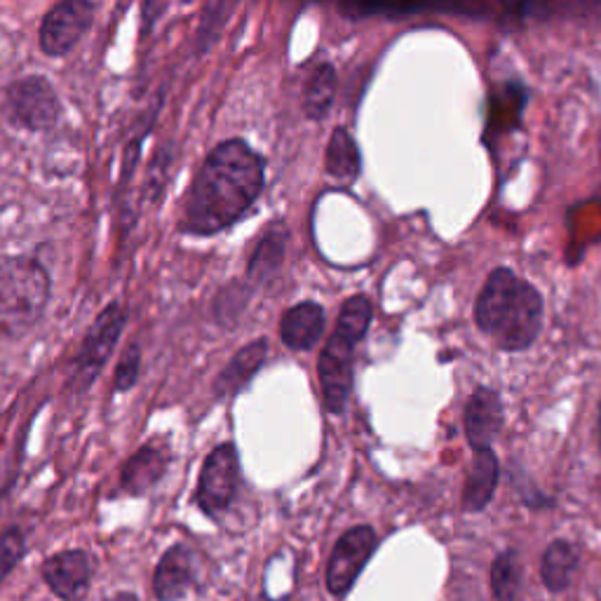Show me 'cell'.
Listing matches in <instances>:
<instances>
[{
  "label": "cell",
  "instance_id": "obj_1",
  "mask_svg": "<svg viewBox=\"0 0 601 601\" xmlns=\"http://www.w3.org/2000/svg\"><path fill=\"white\" fill-rule=\"evenodd\" d=\"M263 188V160L247 141L219 144L195 174L184 202L181 231L214 235L233 226Z\"/></svg>",
  "mask_w": 601,
  "mask_h": 601
},
{
  "label": "cell",
  "instance_id": "obj_2",
  "mask_svg": "<svg viewBox=\"0 0 601 601\" xmlns=\"http://www.w3.org/2000/svg\"><path fill=\"white\" fill-rule=\"evenodd\" d=\"M371 317H374V308L367 296H353L343 303L334 332L317 362L324 407L334 416H341L348 407L350 388H353L355 348L367 334Z\"/></svg>",
  "mask_w": 601,
  "mask_h": 601
},
{
  "label": "cell",
  "instance_id": "obj_3",
  "mask_svg": "<svg viewBox=\"0 0 601 601\" xmlns=\"http://www.w3.org/2000/svg\"><path fill=\"white\" fill-rule=\"evenodd\" d=\"M50 275L26 256H0V339H19L43 317Z\"/></svg>",
  "mask_w": 601,
  "mask_h": 601
},
{
  "label": "cell",
  "instance_id": "obj_4",
  "mask_svg": "<svg viewBox=\"0 0 601 601\" xmlns=\"http://www.w3.org/2000/svg\"><path fill=\"white\" fill-rule=\"evenodd\" d=\"M125 329V310L120 303H111L97 315V320L90 327V332L85 336L83 348L76 355L73 362V374H71V388L76 393H87L97 376L104 369L116 343Z\"/></svg>",
  "mask_w": 601,
  "mask_h": 601
},
{
  "label": "cell",
  "instance_id": "obj_5",
  "mask_svg": "<svg viewBox=\"0 0 601 601\" xmlns=\"http://www.w3.org/2000/svg\"><path fill=\"white\" fill-rule=\"evenodd\" d=\"M240 479V461L238 449L231 442L216 447L212 454L207 456V461L202 463V472L198 479V501L200 510L207 517H216L221 512L231 508L235 491H238Z\"/></svg>",
  "mask_w": 601,
  "mask_h": 601
},
{
  "label": "cell",
  "instance_id": "obj_6",
  "mask_svg": "<svg viewBox=\"0 0 601 601\" xmlns=\"http://www.w3.org/2000/svg\"><path fill=\"white\" fill-rule=\"evenodd\" d=\"M540 329H543V296L531 282L519 280L515 299L505 310L494 339L501 350L522 353V350L533 346Z\"/></svg>",
  "mask_w": 601,
  "mask_h": 601
},
{
  "label": "cell",
  "instance_id": "obj_7",
  "mask_svg": "<svg viewBox=\"0 0 601 601\" xmlns=\"http://www.w3.org/2000/svg\"><path fill=\"white\" fill-rule=\"evenodd\" d=\"M376 545V531L367 524L353 526V529L343 533L339 543L334 545L327 564V590L334 597H343V594L350 592V587L355 585V580L360 578L362 569L374 555Z\"/></svg>",
  "mask_w": 601,
  "mask_h": 601
},
{
  "label": "cell",
  "instance_id": "obj_8",
  "mask_svg": "<svg viewBox=\"0 0 601 601\" xmlns=\"http://www.w3.org/2000/svg\"><path fill=\"white\" fill-rule=\"evenodd\" d=\"M8 113L12 123L26 130H50L59 118L57 92L43 76L17 80L8 90Z\"/></svg>",
  "mask_w": 601,
  "mask_h": 601
},
{
  "label": "cell",
  "instance_id": "obj_9",
  "mask_svg": "<svg viewBox=\"0 0 601 601\" xmlns=\"http://www.w3.org/2000/svg\"><path fill=\"white\" fill-rule=\"evenodd\" d=\"M94 17V5L87 0H66V3L54 5L47 12L43 24H40V47L50 57H64L83 33L90 29Z\"/></svg>",
  "mask_w": 601,
  "mask_h": 601
},
{
  "label": "cell",
  "instance_id": "obj_10",
  "mask_svg": "<svg viewBox=\"0 0 601 601\" xmlns=\"http://www.w3.org/2000/svg\"><path fill=\"white\" fill-rule=\"evenodd\" d=\"M43 580L62 601H85L92 564L85 550H64L43 564Z\"/></svg>",
  "mask_w": 601,
  "mask_h": 601
},
{
  "label": "cell",
  "instance_id": "obj_11",
  "mask_svg": "<svg viewBox=\"0 0 601 601\" xmlns=\"http://www.w3.org/2000/svg\"><path fill=\"white\" fill-rule=\"evenodd\" d=\"M519 278L512 273L510 268H496L491 270L489 278H486L482 292H479L475 301V322L479 332L491 336L494 339L505 310L510 308L512 299H515Z\"/></svg>",
  "mask_w": 601,
  "mask_h": 601
},
{
  "label": "cell",
  "instance_id": "obj_12",
  "mask_svg": "<svg viewBox=\"0 0 601 601\" xmlns=\"http://www.w3.org/2000/svg\"><path fill=\"white\" fill-rule=\"evenodd\" d=\"M503 425V402L494 388L479 386L465 404V437L470 449L491 447Z\"/></svg>",
  "mask_w": 601,
  "mask_h": 601
},
{
  "label": "cell",
  "instance_id": "obj_13",
  "mask_svg": "<svg viewBox=\"0 0 601 601\" xmlns=\"http://www.w3.org/2000/svg\"><path fill=\"white\" fill-rule=\"evenodd\" d=\"M195 583V559L186 545H172L155 569L153 587L158 601H179Z\"/></svg>",
  "mask_w": 601,
  "mask_h": 601
},
{
  "label": "cell",
  "instance_id": "obj_14",
  "mask_svg": "<svg viewBox=\"0 0 601 601\" xmlns=\"http://www.w3.org/2000/svg\"><path fill=\"white\" fill-rule=\"evenodd\" d=\"M498 475H501V465H498L494 449H472L468 479H465L463 486L465 512H482L491 503V498L496 494Z\"/></svg>",
  "mask_w": 601,
  "mask_h": 601
},
{
  "label": "cell",
  "instance_id": "obj_15",
  "mask_svg": "<svg viewBox=\"0 0 601 601\" xmlns=\"http://www.w3.org/2000/svg\"><path fill=\"white\" fill-rule=\"evenodd\" d=\"M167 465H170V449L160 442L146 444L125 463L120 484L132 496L146 494L160 482L162 475L167 472Z\"/></svg>",
  "mask_w": 601,
  "mask_h": 601
},
{
  "label": "cell",
  "instance_id": "obj_16",
  "mask_svg": "<svg viewBox=\"0 0 601 601\" xmlns=\"http://www.w3.org/2000/svg\"><path fill=\"white\" fill-rule=\"evenodd\" d=\"M324 334V308L315 301L296 303L282 315L280 336L289 350H310Z\"/></svg>",
  "mask_w": 601,
  "mask_h": 601
},
{
  "label": "cell",
  "instance_id": "obj_17",
  "mask_svg": "<svg viewBox=\"0 0 601 601\" xmlns=\"http://www.w3.org/2000/svg\"><path fill=\"white\" fill-rule=\"evenodd\" d=\"M268 355V341L259 339L254 343H247L245 348H240L233 355V360L226 364L219 378L214 381V395L216 397H231L238 395L242 388L252 381L256 371L263 367Z\"/></svg>",
  "mask_w": 601,
  "mask_h": 601
},
{
  "label": "cell",
  "instance_id": "obj_18",
  "mask_svg": "<svg viewBox=\"0 0 601 601\" xmlns=\"http://www.w3.org/2000/svg\"><path fill=\"white\" fill-rule=\"evenodd\" d=\"M578 569V550L569 540H552L543 552L540 562V578L550 592H564L571 585L573 573Z\"/></svg>",
  "mask_w": 601,
  "mask_h": 601
},
{
  "label": "cell",
  "instance_id": "obj_19",
  "mask_svg": "<svg viewBox=\"0 0 601 601\" xmlns=\"http://www.w3.org/2000/svg\"><path fill=\"white\" fill-rule=\"evenodd\" d=\"M336 87H339V76L332 64L315 66V71L310 73V78L303 85L301 106L303 113L310 120H322L329 113V108L334 104Z\"/></svg>",
  "mask_w": 601,
  "mask_h": 601
},
{
  "label": "cell",
  "instance_id": "obj_20",
  "mask_svg": "<svg viewBox=\"0 0 601 601\" xmlns=\"http://www.w3.org/2000/svg\"><path fill=\"white\" fill-rule=\"evenodd\" d=\"M287 252V231L285 228H270L256 245L252 259H249L247 275L256 285H263L278 273Z\"/></svg>",
  "mask_w": 601,
  "mask_h": 601
},
{
  "label": "cell",
  "instance_id": "obj_21",
  "mask_svg": "<svg viewBox=\"0 0 601 601\" xmlns=\"http://www.w3.org/2000/svg\"><path fill=\"white\" fill-rule=\"evenodd\" d=\"M324 165H327V172L339 181H355L357 174H360V148H357L353 134L343 130V127H336L332 139H329Z\"/></svg>",
  "mask_w": 601,
  "mask_h": 601
},
{
  "label": "cell",
  "instance_id": "obj_22",
  "mask_svg": "<svg viewBox=\"0 0 601 601\" xmlns=\"http://www.w3.org/2000/svg\"><path fill=\"white\" fill-rule=\"evenodd\" d=\"M491 592L496 601H517L519 585H522V564L517 550H505L491 564Z\"/></svg>",
  "mask_w": 601,
  "mask_h": 601
},
{
  "label": "cell",
  "instance_id": "obj_23",
  "mask_svg": "<svg viewBox=\"0 0 601 601\" xmlns=\"http://www.w3.org/2000/svg\"><path fill=\"white\" fill-rule=\"evenodd\" d=\"M249 294H252V289L240 285V282H233V285H228L224 292L216 296V301H214L216 320H219L221 324L238 322V315L242 313V308L247 306Z\"/></svg>",
  "mask_w": 601,
  "mask_h": 601
},
{
  "label": "cell",
  "instance_id": "obj_24",
  "mask_svg": "<svg viewBox=\"0 0 601 601\" xmlns=\"http://www.w3.org/2000/svg\"><path fill=\"white\" fill-rule=\"evenodd\" d=\"M24 548H26V540L22 531L10 529L3 533V538H0V583L15 571V566L24 555Z\"/></svg>",
  "mask_w": 601,
  "mask_h": 601
},
{
  "label": "cell",
  "instance_id": "obj_25",
  "mask_svg": "<svg viewBox=\"0 0 601 601\" xmlns=\"http://www.w3.org/2000/svg\"><path fill=\"white\" fill-rule=\"evenodd\" d=\"M228 12H233V5H228V3H212V5H207L205 12H202V26L198 33V40L200 43H205V47L212 43L216 36H219L221 26L226 24Z\"/></svg>",
  "mask_w": 601,
  "mask_h": 601
},
{
  "label": "cell",
  "instance_id": "obj_26",
  "mask_svg": "<svg viewBox=\"0 0 601 601\" xmlns=\"http://www.w3.org/2000/svg\"><path fill=\"white\" fill-rule=\"evenodd\" d=\"M139 367H141V350L137 343L127 346L123 353V360H120L118 369H116V390H130L134 388L139 378Z\"/></svg>",
  "mask_w": 601,
  "mask_h": 601
},
{
  "label": "cell",
  "instance_id": "obj_27",
  "mask_svg": "<svg viewBox=\"0 0 601 601\" xmlns=\"http://www.w3.org/2000/svg\"><path fill=\"white\" fill-rule=\"evenodd\" d=\"M106 601H139V599L134 597L132 592H118V594H113V597L106 599Z\"/></svg>",
  "mask_w": 601,
  "mask_h": 601
},
{
  "label": "cell",
  "instance_id": "obj_28",
  "mask_svg": "<svg viewBox=\"0 0 601 601\" xmlns=\"http://www.w3.org/2000/svg\"><path fill=\"white\" fill-rule=\"evenodd\" d=\"M599 437H601V407H599Z\"/></svg>",
  "mask_w": 601,
  "mask_h": 601
}]
</instances>
